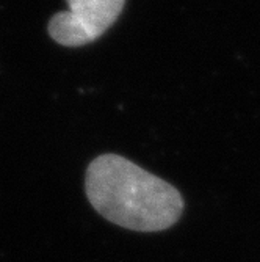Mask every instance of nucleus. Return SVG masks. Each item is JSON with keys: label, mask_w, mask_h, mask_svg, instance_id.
<instances>
[{"label": "nucleus", "mask_w": 260, "mask_h": 262, "mask_svg": "<svg viewBox=\"0 0 260 262\" xmlns=\"http://www.w3.org/2000/svg\"><path fill=\"white\" fill-rule=\"evenodd\" d=\"M85 192L104 219L139 232L171 228L185 207L174 185L117 154H104L89 163Z\"/></svg>", "instance_id": "nucleus-1"}, {"label": "nucleus", "mask_w": 260, "mask_h": 262, "mask_svg": "<svg viewBox=\"0 0 260 262\" xmlns=\"http://www.w3.org/2000/svg\"><path fill=\"white\" fill-rule=\"evenodd\" d=\"M67 10L49 22L51 36L61 46L77 47L96 41L121 14L126 0H66Z\"/></svg>", "instance_id": "nucleus-2"}]
</instances>
